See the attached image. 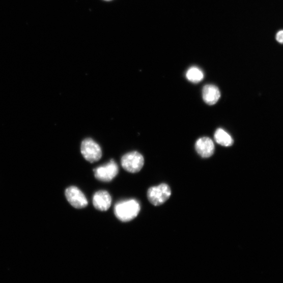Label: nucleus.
I'll list each match as a JSON object with an SVG mask.
<instances>
[{"instance_id": "9b49d317", "label": "nucleus", "mask_w": 283, "mask_h": 283, "mask_svg": "<svg viewBox=\"0 0 283 283\" xmlns=\"http://www.w3.org/2000/svg\"><path fill=\"white\" fill-rule=\"evenodd\" d=\"M186 76L189 81L196 83L203 80L204 75L201 69L196 67H192L187 70Z\"/></svg>"}, {"instance_id": "f257e3e1", "label": "nucleus", "mask_w": 283, "mask_h": 283, "mask_svg": "<svg viewBox=\"0 0 283 283\" xmlns=\"http://www.w3.org/2000/svg\"><path fill=\"white\" fill-rule=\"evenodd\" d=\"M140 207L135 200L121 201L115 206L114 212L116 217L121 221L129 222L135 218L139 214Z\"/></svg>"}, {"instance_id": "f03ea898", "label": "nucleus", "mask_w": 283, "mask_h": 283, "mask_svg": "<svg viewBox=\"0 0 283 283\" xmlns=\"http://www.w3.org/2000/svg\"><path fill=\"white\" fill-rule=\"evenodd\" d=\"M121 162L124 169L131 173H136L143 168L145 159L139 152L133 151L124 155Z\"/></svg>"}, {"instance_id": "39448f33", "label": "nucleus", "mask_w": 283, "mask_h": 283, "mask_svg": "<svg viewBox=\"0 0 283 283\" xmlns=\"http://www.w3.org/2000/svg\"><path fill=\"white\" fill-rule=\"evenodd\" d=\"M94 172L96 179L103 182H109L118 175L119 168L117 164L112 159L107 164L94 169Z\"/></svg>"}, {"instance_id": "1a4fd4ad", "label": "nucleus", "mask_w": 283, "mask_h": 283, "mask_svg": "<svg viewBox=\"0 0 283 283\" xmlns=\"http://www.w3.org/2000/svg\"><path fill=\"white\" fill-rule=\"evenodd\" d=\"M221 96L219 88L214 84H207L203 90V98L208 105H214L219 100Z\"/></svg>"}, {"instance_id": "7ed1b4c3", "label": "nucleus", "mask_w": 283, "mask_h": 283, "mask_svg": "<svg viewBox=\"0 0 283 283\" xmlns=\"http://www.w3.org/2000/svg\"><path fill=\"white\" fill-rule=\"evenodd\" d=\"M171 190L166 184L150 187L148 191V199L154 206H158L165 203L171 196Z\"/></svg>"}, {"instance_id": "6e6552de", "label": "nucleus", "mask_w": 283, "mask_h": 283, "mask_svg": "<svg viewBox=\"0 0 283 283\" xmlns=\"http://www.w3.org/2000/svg\"><path fill=\"white\" fill-rule=\"evenodd\" d=\"M195 149L197 153L202 157H210L215 152L214 142L208 137H201L196 142Z\"/></svg>"}, {"instance_id": "20e7f679", "label": "nucleus", "mask_w": 283, "mask_h": 283, "mask_svg": "<svg viewBox=\"0 0 283 283\" xmlns=\"http://www.w3.org/2000/svg\"><path fill=\"white\" fill-rule=\"evenodd\" d=\"M81 153L85 160L91 163L99 161L102 157L101 147L91 138H87L82 140Z\"/></svg>"}, {"instance_id": "9d476101", "label": "nucleus", "mask_w": 283, "mask_h": 283, "mask_svg": "<svg viewBox=\"0 0 283 283\" xmlns=\"http://www.w3.org/2000/svg\"><path fill=\"white\" fill-rule=\"evenodd\" d=\"M215 139L217 144L225 147H231L234 144L232 136L222 129H218L215 133Z\"/></svg>"}, {"instance_id": "0eeeda50", "label": "nucleus", "mask_w": 283, "mask_h": 283, "mask_svg": "<svg viewBox=\"0 0 283 283\" xmlns=\"http://www.w3.org/2000/svg\"><path fill=\"white\" fill-rule=\"evenodd\" d=\"M93 202L96 209L105 211L108 210L110 207L112 199L108 191L99 190L94 194Z\"/></svg>"}, {"instance_id": "ddd939ff", "label": "nucleus", "mask_w": 283, "mask_h": 283, "mask_svg": "<svg viewBox=\"0 0 283 283\" xmlns=\"http://www.w3.org/2000/svg\"><path fill=\"white\" fill-rule=\"evenodd\" d=\"M105 1H111V0H105Z\"/></svg>"}, {"instance_id": "423d86ee", "label": "nucleus", "mask_w": 283, "mask_h": 283, "mask_svg": "<svg viewBox=\"0 0 283 283\" xmlns=\"http://www.w3.org/2000/svg\"><path fill=\"white\" fill-rule=\"evenodd\" d=\"M65 196L69 204L77 209L85 208L88 201L83 193L76 186H70L65 190Z\"/></svg>"}, {"instance_id": "f8f14e48", "label": "nucleus", "mask_w": 283, "mask_h": 283, "mask_svg": "<svg viewBox=\"0 0 283 283\" xmlns=\"http://www.w3.org/2000/svg\"><path fill=\"white\" fill-rule=\"evenodd\" d=\"M276 40L280 43H283V30L279 31L276 34Z\"/></svg>"}]
</instances>
